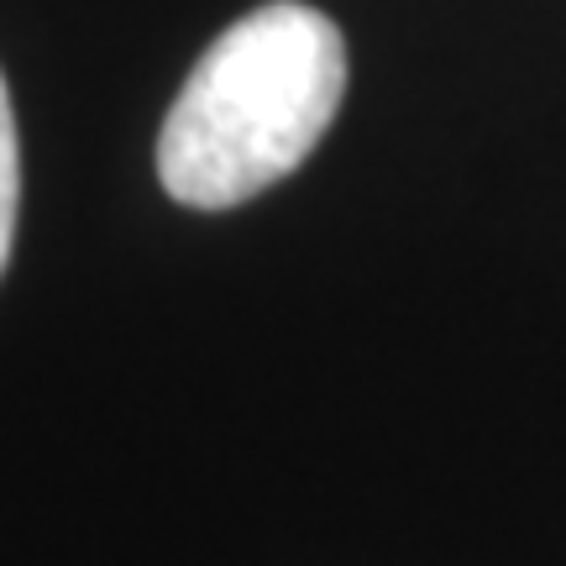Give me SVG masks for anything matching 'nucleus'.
<instances>
[{
    "label": "nucleus",
    "instance_id": "nucleus-2",
    "mask_svg": "<svg viewBox=\"0 0 566 566\" xmlns=\"http://www.w3.org/2000/svg\"><path fill=\"white\" fill-rule=\"evenodd\" d=\"M17 205H21V142H17V111H11V90H6V74H0V273H6V263H11Z\"/></svg>",
    "mask_w": 566,
    "mask_h": 566
},
{
    "label": "nucleus",
    "instance_id": "nucleus-1",
    "mask_svg": "<svg viewBox=\"0 0 566 566\" xmlns=\"http://www.w3.org/2000/svg\"><path fill=\"white\" fill-rule=\"evenodd\" d=\"M342 95V27L304 0H268L189 69L158 137L163 189L189 210L263 195L321 147Z\"/></svg>",
    "mask_w": 566,
    "mask_h": 566
}]
</instances>
